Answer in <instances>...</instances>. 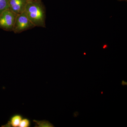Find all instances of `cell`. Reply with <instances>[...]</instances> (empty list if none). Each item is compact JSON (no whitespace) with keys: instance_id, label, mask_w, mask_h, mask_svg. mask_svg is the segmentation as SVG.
Segmentation results:
<instances>
[{"instance_id":"6da1fadb","label":"cell","mask_w":127,"mask_h":127,"mask_svg":"<svg viewBox=\"0 0 127 127\" xmlns=\"http://www.w3.org/2000/svg\"><path fill=\"white\" fill-rule=\"evenodd\" d=\"M25 11L35 26L46 27L45 11L41 0H28Z\"/></svg>"},{"instance_id":"7a4b0ae2","label":"cell","mask_w":127,"mask_h":127,"mask_svg":"<svg viewBox=\"0 0 127 127\" xmlns=\"http://www.w3.org/2000/svg\"><path fill=\"white\" fill-rule=\"evenodd\" d=\"M35 27L30 20L24 11L22 13L17 15L12 31L15 33H20Z\"/></svg>"},{"instance_id":"3957f363","label":"cell","mask_w":127,"mask_h":127,"mask_svg":"<svg viewBox=\"0 0 127 127\" xmlns=\"http://www.w3.org/2000/svg\"><path fill=\"white\" fill-rule=\"evenodd\" d=\"M17 15L8 9L0 14V28L8 31H12Z\"/></svg>"},{"instance_id":"277c9868","label":"cell","mask_w":127,"mask_h":127,"mask_svg":"<svg viewBox=\"0 0 127 127\" xmlns=\"http://www.w3.org/2000/svg\"><path fill=\"white\" fill-rule=\"evenodd\" d=\"M27 0H9V9L17 15L25 11Z\"/></svg>"},{"instance_id":"5b68a950","label":"cell","mask_w":127,"mask_h":127,"mask_svg":"<svg viewBox=\"0 0 127 127\" xmlns=\"http://www.w3.org/2000/svg\"><path fill=\"white\" fill-rule=\"evenodd\" d=\"M23 119L20 114H16L12 116L10 121L6 125V127H19L21 121Z\"/></svg>"},{"instance_id":"8992f818","label":"cell","mask_w":127,"mask_h":127,"mask_svg":"<svg viewBox=\"0 0 127 127\" xmlns=\"http://www.w3.org/2000/svg\"><path fill=\"white\" fill-rule=\"evenodd\" d=\"M9 0H0V14L9 9Z\"/></svg>"},{"instance_id":"52a82bcc","label":"cell","mask_w":127,"mask_h":127,"mask_svg":"<svg viewBox=\"0 0 127 127\" xmlns=\"http://www.w3.org/2000/svg\"><path fill=\"white\" fill-rule=\"evenodd\" d=\"M33 122L35 123L37 127H54L53 125L49 122L46 120L43 121H37L34 120Z\"/></svg>"},{"instance_id":"ba28073f","label":"cell","mask_w":127,"mask_h":127,"mask_svg":"<svg viewBox=\"0 0 127 127\" xmlns=\"http://www.w3.org/2000/svg\"><path fill=\"white\" fill-rule=\"evenodd\" d=\"M31 125V121L27 118L22 119L19 124L20 127H29Z\"/></svg>"},{"instance_id":"9c48e42d","label":"cell","mask_w":127,"mask_h":127,"mask_svg":"<svg viewBox=\"0 0 127 127\" xmlns=\"http://www.w3.org/2000/svg\"></svg>"}]
</instances>
